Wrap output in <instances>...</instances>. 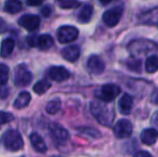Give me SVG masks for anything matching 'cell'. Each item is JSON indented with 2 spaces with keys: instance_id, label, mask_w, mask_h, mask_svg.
<instances>
[{
  "instance_id": "cell-1",
  "label": "cell",
  "mask_w": 158,
  "mask_h": 157,
  "mask_svg": "<svg viewBox=\"0 0 158 157\" xmlns=\"http://www.w3.org/2000/svg\"><path fill=\"white\" fill-rule=\"evenodd\" d=\"M90 112L98 123L103 126H110L114 121V112L100 101H93L90 103Z\"/></svg>"
},
{
  "instance_id": "cell-2",
  "label": "cell",
  "mask_w": 158,
  "mask_h": 157,
  "mask_svg": "<svg viewBox=\"0 0 158 157\" xmlns=\"http://www.w3.org/2000/svg\"><path fill=\"white\" fill-rule=\"evenodd\" d=\"M2 144L9 151L16 152L24 147V141L19 131L9 130L2 136Z\"/></svg>"
},
{
  "instance_id": "cell-3",
  "label": "cell",
  "mask_w": 158,
  "mask_h": 157,
  "mask_svg": "<svg viewBox=\"0 0 158 157\" xmlns=\"http://www.w3.org/2000/svg\"><path fill=\"white\" fill-rule=\"evenodd\" d=\"M32 79V74L29 70L27 69L25 65H19L15 68L14 72V83L19 87H24L30 84Z\"/></svg>"
},
{
  "instance_id": "cell-4",
  "label": "cell",
  "mask_w": 158,
  "mask_h": 157,
  "mask_svg": "<svg viewBox=\"0 0 158 157\" xmlns=\"http://www.w3.org/2000/svg\"><path fill=\"white\" fill-rule=\"evenodd\" d=\"M121 93V89L117 85L115 84H106L103 85L98 92L97 96L100 100L106 101V102H110L113 101Z\"/></svg>"
},
{
  "instance_id": "cell-5",
  "label": "cell",
  "mask_w": 158,
  "mask_h": 157,
  "mask_svg": "<svg viewBox=\"0 0 158 157\" xmlns=\"http://www.w3.org/2000/svg\"><path fill=\"white\" fill-rule=\"evenodd\" d=\"M128 48L133 55H139L155 50L156 45L152 41H148V40H135L129 44Z\"/></svg>"
},
{
  "instance_id": "cell-6",
  "label": "cell",
  "mask_w": 158,
  "mask_h": 157,
  "mask_svg": "<svg viewBox=\"0 0 158 157\" xmlns=\"http://www.w3.org/2000/svg\"><path fill=\"white\" fill-rule=\"evenodd\" d=\"M123 15V8L122 6H115L110 10L106 11L102 15V21L108 27H114L121 21Z\"/></svg>"
},
{
  "instance_id": "cell-7",
  "label": "cell",
  "mask_w": 158,
  "mask_h": 157,
  "mask_svg": "<svg viewBox=\"0 0 158 157\" xmlns=\"http://www.w3.org/2000/svg\"><path fill=\"white\" fill-rule=\"evenodd\" d=\"M132 124L128 119H119L113 127V132H114L115 137L119 139H126L130 137L132 134Z\"/></svg>"
},
{
  "instance_id": "cell-8",
  "label": "cell",
  "mask_w": 158,
  "mask_h": 157,
  "mask_svg": "<svg viewBox=\"0 0 158 157\" xmlns=\"http://www.w3.org/2000/svg\"><path fill=\"white\" fill-rule=\"evenodd\" d=\"M79 36V30L73 26H61L57 31V38L60 43H70Z\"/></svg>"
},
{
  "instance_id": "cell-9",
  "label": "cell",
  "mask_w": 158,
  "mask_h": 157,
  "mask_svg": "<svg viewBox=\"0 0 158 157\" xmlns=\"http://www.w3.org/2000/svg\"><path fill=\"white\" fill-rule=\"evenodd\" d=\"M19 24L21 27L25 28L28 31H33L35 30L40 25V19L39 16L33 14H26L23 15L22 17H19Z\"/></svg>"
},
{
  "instance_id": "cell-10",
  "label": "cell",
  "mask_w": 158,
  "mask_h": 157,
  "mask_svg": "<svg viewBox=\"0 0 158 157\" xmlns=\"http://www.w3.org/2000/svg\"><path fill=\"white\" fill-rule=\"evenodd\" d=\"M87 68L93 74L99 76V74L103 73L104 69H106V64L102 60L101 57L98 55H92L87 60Z\"/></svg>"
},
{
  "instance_id": "cell-11",
  "label": "cell",
  "mask_w": 158,
  "mask_h": 157,
  "mask_svg": "<svg viewBox=\"0 0 158 157\" xmlns=\"http://www.w3.org/2000/svg\"><path fill=\"white\" fill-rule=\"evenodd\" d=\"M48 76L51 80L55 82H63L66 81L67 79H69L70 73L64 67L61 66H54V67H51L48 70Z\"/></svg>"
},
{
  "instance_id": "cell-12",
  "label": "cell",
  "mask_w": 158,
  "mask_h": 157,
  "mask_svg": "<svg viewBox=\"0 0 158 157\" xmlns=\"http://www.w3.org/2000/svg\"><path fill=\"white\" fill-rule=\"evenodd\" d=\"M80 54H81V50L77 45H69L61 51V55H63L64 59L70 61V63L77 61L80 57Z\"/></svg>"
},
{
  "instance_id": "cell-13",
  "label": "cell",
  "mask_w": 158,
  "mask_h": 157,
  "mask_svg": "<svg viewBox=\"0 0 158 157\" xmlns=\"http://www.w3.org/2000/svg\"><path fill=\"white\" fill-rule=\"evenodd\" d=\"M51 131H52V136L57 142H66L69 138V132L61 127L58 124H52L51 125Z\"/></svg>"
},
{
  "instance_id": "cell-14",
  "label": "cell",
  "mask_w": 158,
  "mask_h": 157,
  "mask_svg": "<svg viewBox=\"0 0 158 157\" xmlns=\"http://www.w3.org/2000/svg\"><path fill=\"white\" fill-rule=\"evenodd\" d=\"M132 105H133V98L130 95L124 94L118 101V108L121 113L124 114V115L130 114L131 110H132Z\"/></svg>"
},
{
  "instance_id": "cell-15",
  "label": "cell",
  "mask_w": 158,
  "mask_h": 157,
  "mask_svg": "<svg viewBox=\"0 0 158 157\" xmlns=\"http://www.w3.org/2000/svg\"><path fill=\"white\" fill-rule=\"evenodd\" d=\"M158 139V131L154 128H148L141 132V141L146 145L154 144Z\"/></svg>"
},
{
  "instance_id": "cell-16",
  "label": "cell",
  "mask_w": 158,
  "mask_h": 157,
  "mask_svg": "<svg viewBox=\"0 0 158 157\" xmlns=\"http://www.w3.org/2000/svg\"><path fill=\"white\" fill-rule=\"evenodd\" d=\"M30 142H31L33 149L37 152H39V153H44V152H46L45 142H44L43 139L41 138V136H39L38 134L33 132V134H30Z\"/></svg>"
},
{
  "instance_id": "cell-17",
  "label": "cell",
  "mask_w": 158,
  "mask_h": 157,
  "mask_svg": "<svg viewBox=\"0 0 158 157\" xmlns=\"http://www.w3.org/2000/svg\"><path fill=\"white\" fill-rule=\"evenodd\" d=\"M93 13H94V9L90 4H85L83 8L81 9L79 15H77V19H79L80 23L86 24L92 19Z\"/></svg>"
},
{
  "instance_id": "cell-18",
  "label": "cell",
  "mask_w": 158,
  "mask_h": 157,
  "mask_svg": "<svg viewBox=\"0 0 158 157\" xmlns=\"http://www.w3.org/2000/svg\"><path fill=\"white\" fill-rule=\"evenodd\" d=\"M30 100H31V96H30L29 93L23 92L17 96L16 100L14 101L13 105H14V108L21 110V109H24V108L27 107V105H29Z\"/></svg>"
},
{
  "instance_id": "cell-19",
  "label": "cell",
  "mask_w": 158,
  "mask_h": 157,
  "mask_svg": "<svg viewBox=\"0 0 158 157\" xmlns=\"http://www.w3.org/2000/svg\"><path fill=\"white\" fill-rule=\"evenodd\" d=\"M54 44V40L50 35H42V36L38 37V43L37 48H39L42 51H46L51 48Z\"/></svg>"
},
{
  "instance_id": "cell-20",
  "label": "cell",
  "mask_w": 158,
  "mask_h": 157,
  "mask_svg": "<svg viewBox=\"0 0 158 157\" xmlns=\"http://www.w3.org/2000/svg\"><path fill=\"white\" fill-rule=\"evenodd\" d=\"M15 46V42L12 39H6L2 41L1 43V48H0V55L2 57H8L11 55V53L13 52Z\"/></svg>"
},
{
  "instance_id": "cell-21",
  "label": "cell",
  "mask_w": 158,
  "mask_h": 157,
  "mask_svg": "<svg viewBox=\"0 0 158 157\" xmlns=\"http://www.w3.org/2000/svg\"><path fill=\"white\" fill-rule=\"evenodd\" d=\"M23 6H22L21 0H6V4H4V11L10 14H15L19 13L22 10Z\"/></svg>"
},
{
  "instance_id": "cell-22",
  "label": "cell",
  "mask_w": 158,
  "mask_h": 157,
  "mask_svg": "<svg viewBox=\"0 0 158 157\" xmlns=\"http://www.w3.org/2000/svg\"><path fill=\"white\" fill-rule=\"evenodd\" d=\"M145 70L148 73H154L158 70V56L152 55L145 61Z\"/></svg>"
},
{
  "instance_id": "cell-23",
  "label": "cell",
  "mask_w": 158,
  "mask_h": 157,
  "mask_svg": "<svg viewBox=\"0 0 158 157\" xmlns=\"http://www.w3.org/2000/svg\"><path fill=\"white\" fill-rule=\"evenodd\" d=\"M51 87V83L46 80H41V81L37 82L33 85V92L38 95H42L44 93L48 92V89Z\"/></svg>"
},
{
  "instance_id": "cell-24",
  "label": "cell",
  "mask_w": 158,
  "mask_h": 157,
  "mask_svg": "<svg viewBox=\"0 0 158 157\" xmlns=\"http://www.w3.org/2000/svg\"><path fill=\"white\" fill-rule=\"evenodd\" d=\"M60 107H61V101L60 99L58 98H55L53 100H51L50 102L46 105V112L50 114H56L57 112L60 110Z\"/></svg>"
},
{
  "instance_id": "cell-25",
  "label": "cell",
  "mask_w": 158,
  "mask_h": 157,
  "mask_svg": "<svg viewBox=\"0 0 158 157\" xmlns=\"http://www.w3.org/2000/svg\"><path fill=\"white\" fill-rule=\"evenodd\" d=\"M56 3L61 9H74L80 6L77 0H56Z\"/></svg>"
},
{
  "instance_id": "cell-26",
  "label": "cell",
  "mask_w": 158,
  "mask_h": 157,
  "mask_svg": "<svg viewBox=\"0 0 158 157\" xmlns=\"http://www.w3.org/2000/svg\"><path fill=\"white\" fill-rule=\"evenodd\" d=\"M9 67L4 64H0V85L6 84L9 80Z\"/></svg>"
},
{
  "instance_id": "cell-27",
  "label": "cell",
  "mask_w": 158,
  "mask_h": 157,
  "mask_svg": "<svg viewBox=\"0 0 158 157\" xmlns=\"http://www.w3.org/2000/svg\"><path fill=\"white\" fill-rule=\"evenodd\" d=\"M14 119L12 113H9V112H3L0 111V125H3V124L10 123Z\"/></svg>"
},
{
  "instance_id": "cell-28",
  "label": "cell",
  "mask_w": 158,
  "mask_h": 157,
  "mask_svg": "<svg viewBox=\"0 0 158 157\" xmlns=\"http://www.w3.org/2000/svg\"><path fill=\"white\" fill-rule=\"evenodd\" d=\"M128 68L131 70H135L137 72L141 71V61L140 60H131L128 63Z\"/></svg>"
},
{
  "instance_id": "cell-29",
  "label": "cell",
  "mask_w": 158,
  "mask_h": 157,
  "mask_svg": "<svg viewBox=\"0 0 158 157\" xmlns=\"http://www.w3.org/2000/svg\"><path fill=\"white\" fill-rule=\"evenodd\" d=\"M27 42H28V44H29L30 46H32V48H35V46H37V43H38V37H35V36L28 37Z\"/></svg>"
},
{
  "instance_id": "cell-30",
  "label": "cell",
  "mask_w": 158,
  "mask_h": 157,
  "mask_svg": "<svg viewBox=\"0 0 158 157\" xmlns=\"http://www.w3.org/2000/svg\"><path fill=\"white\" fill-rule=\"evenodd\" d=\"M51 12H52V9H51L50 6H45L43 9H42V11H41L42 15H43L44 17H48V16H50Z\"/></svg>"
},
{
  "instance_id": "cell-31",
  "label": "cell",
  "mask_w": 158,
  "mask_h": 157,
  "mask_svg": "<svg viewBox=\"0 0 158 157\" xmlns=\"http://www.w3.org/2000/svg\"><path fill=\"white\" fill-rule=\"evenodd\" d=\"M151 101H152L154 105H158V88L153 92L152 96H151Z\"/></svg>"
},
{
  "instance_id": "cell-32",
  "label": "cell",
  "mask_w": 158,
  "mask_h": 157,
  "mask_svg": "<svg viewBox=\"0 0 158 157\" xmlns=\"http://www.w3.org/2000/svg\"><path fill=\"white\" fill-rule=\"evenodd\" d=\"M45 0H27V3L29 6H41Z\"/></svg>"
},
{
  "instance_id": "cell-33",
  "label": "cell",
  "mask_w": 158,
  "mask_h": 157,
  "mask_svg": "<svg viewBox=\"0 0 158 157\" xmlns=\"http://www.w3.org/2000/svg\"><path fill=\"white\" fill-rule=\"evenodd\" d=\"M133 157H153L148 152H145V151H139L137 152V153L135 154V156Z\"/></svg>"
},
{
  "instance_id": "cell-34",
  "label": "cell",
  "mask_w": 158,
  "mask_h": 157,
  "mask_svg": "<svg viewBox=\"0 0 158 157\" xmlns=\"http://www.w3.org/2000/svg\"><path fill=\"white\" fill-rule=\"evenodd\" d=\"M6 30V22L3 21V19L0 17V35L3 34Z\"/></svg>"
},
{
  "instance_id": "cell-35",
  "label": "cell",
  "mask_w": 158,
  "mask_h": 157,
  "mask_svg": "<svg viewBox=\"0 0 158 157\" xmlns=\"http://www.w3.org/2000/svg\"><path fill=\"white\" fill-rule=\"evenodd\" d=\"M152 123H153V125H154L155 127H157V128H158V111H157V112H155V114L153 115V118H152Z\"/></svg>"
},
{
  "instance_id": "cell-36",
  "label": "cell",
  "mask_w": 158,
  "mask_h": 157,
  "mask_svg": "<svg viewBox=\"0 0 158 157\" xmlns=\"http://www.w3.org/2000/svg\"><path fill=\"white\" fill-rule=\"evenodd\" d=\"M101 4H109L110 2H112L113 0H99Z\"/></svg>"
}]
</instances>
